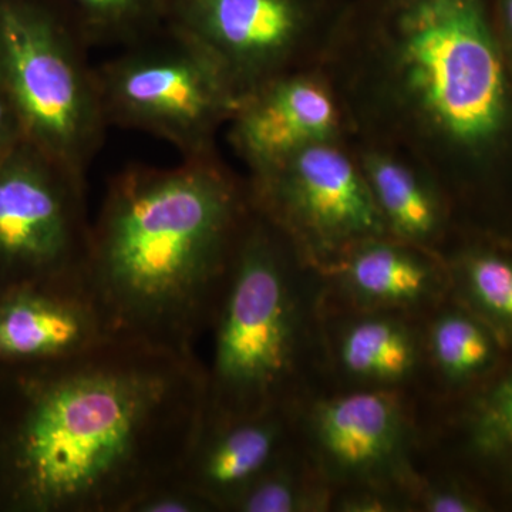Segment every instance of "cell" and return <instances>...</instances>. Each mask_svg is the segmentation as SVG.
Listing matches in <instances>:
<instances>
[{
    "label": "cell",
    "mask_w": 512,
    "mask_h": 512,
    "mask_svg": "<svg viewBox=\"0 0 512 512\" xmlns=\"http://www.w3.org/2000/svg\"><path fill=\"white\" fill-rule=\"evenodd\" d=\"M322 69L350 138L424 165L461 228L512 239V73L491 0H350Z\"/></svg>",
    "instance_id": "obj_1"
},
{
    "label": "cell",
    "mask_w": 512,
    "mask_h": 512,
    "mask_svg": "<svg viewBox=\"0 0 512 512\" xmlns=\"http://www.w3.org/2000/svg\"><path fill=\"white\" fill-rule=\"evenodd\" d=\"M19 377L0 454L10 503L127 512L180 474L207 403V372L184 356L107 338Z\"/></svg>",
    "instance_id": "obj_2"
},
{
    "label": "cell",
    "mask_w": 512,
    "mask_h": 512,
    "mask_svg": "<svg viewBox=\"0 0 512 512\" xmlns=\"http://www.w3.org/2000/svg\"><path fill=\"white\" fill-rule=\"evenodd\" d=\"M254 205L220 153L128 165L107 183L84 284L109 338L195 356Z\"/></svg>",
    "instance_id": "obj_3"
},
{
    "label": "cell",
    "mask_w": 512,
    "mask_h": 512,
    "mask_svg": "<svg viewBox=\"0 0 512 512\" xmlns=\"http://www.w3.org/2000/svg\"><path fill=\"white\" fill-rule=\"evenodd\" d=\"M322 316L318 272L254 207L211 328L204 416L293 409L326 390Z\"/></svg>",
    "instance_id": "obj_4"
},
{
    "label": "cell",
    "mask_w": 512,
    "mask_h": 512,
    "mask_svg": "<svg viewBox=\"0 0 512 512\" xmlns=\"http://www.w3.org/2000/svg\"><path fill=\"white\" fill-rule=\"evenodd\" d=\"M69 0H0V87L26 141L87 177L107 126Z\"/></svg>",
    "instance_id": "obj_5"
},
{
    "label": "cell",
    "mask_w": 512,
    "mask_h": 512,
    "mask_svg": "<svg viewBox=\"0 0 512 512\" xmlns=\"http://www.w3.org/2000/svg\"><path fill=\"white\" fill-rule=\"evenodd\" d=\"M107 126L171 144L181 158L218 153L239 97L215 57L167 25L96 66Z\"/></svg>",
    "instance_id": "obj_6"
},
{
    "label": "cell",
    "mask_w": 512,
    "mask_h": 512,
    "mask_svg": "<svg viewBox=\"0 0 512 512\" xmlns=\"http://www.w3.org/2000/svg\"><path fill=\"white\" fill-rule=\"evenodd\" d=\"M350 0H170L168 25L207 49L239 99L322 66Z\"/></svg>",
    "instance_id": "obj_7"
},
{
    "label": "cell",
    "mask_w": 512,
    "mask_h": 512,
    "mask_svg": "<svg viewBox=\"0 0 512 512\" xmlns=\"http://www.w3.org/2000/svg\"><path fill=\"white\" fill-rule=\"evenodd\" d=\"M293 423L296 440L335 491L387 488L412 501L421 470L416 394L320 390L293 407Z\"/></svg>",
    "instance_id": "obj_8"
},
{
    "label": "cell",
    "mask_w": 512,
    "mask_h": 512,
    "mask_svg": "<svg viewBox=\"0 0 512 512\" xmlns=\"http://www.w3.org/2000/svg\"><path fill=\"white\" fill-rule=\"evenodd\" d=\"M86 187L84 175L28 141L0 163V274L13 289L86 286Z\"/></svg>",
    "instance_id": "obj_9"
},
{
    "label": "cell",
    "mask_w": 512,
    "mask_h": 512,
    "mask_svg": "<svg viewBox=\"0 0 512 512\" xmlns=\"http://www.w3.org/2000/svg\"><path fill=\"white\" fill-rule=\"evenodd\" d=\"M245 177L255 210L313 268L363 239L387 235L349 141L305 148Z\"/></svg>",
    "instance_id": "obj_10"
},
{
    "label": "cell",
    "mask_w": 512,
    "mask_h": 512,
    "mask_svg": "<svg viewBox=\"0 0 512 512\" xmlns=\"http://www.w3.org/2000/svg\"><path fill=\"white\" fill-rule=\"evenodd\" d=\"M228 141L247 174L305 148L350 140L335 87L322 66L285 74L238 101Z\"/></svg>",
    "instance_id": "obj_11"
},
{
    "label": "cell",
    "mask_w": 512,
    "mask_h": 512,
    "mask_svg": "<svg viewBox=\"0 0 512 512\" xmlns=\"http://www.w3.org/2000/svg\"><path fill=\"white\" fill-rule=\"evenodd\" d=\"M421 463L460 471L494 504L512 500V357L454 400L419 402Z\"/></svg>",
    "instance_id": "obj_12"
},
{
    "label": "cell",
    "mask_w": 512,
    "mask_h": 512,
    "mask_svg": "<svg viewBox=\"0 0 512 512\" xmlns=\"http://www.w3.org/2000/svg\"><path fill=\"white\" fill-rule=\"evenodd\" d=\"M315 269L323 302L342 308L424 318L451 296L446 258L390 235L363 239Z\"/></svg>",
    "instance_id": "obj_13"
},
{
    "label": "cell",
    "mask_w": 512,
    "mask_h": 512,
    "mask_svg": "<svg viewBox=\"0 0 512 512\" xmlns=\"http://www.w3.org/2000/svg\"><path fill=\"white\" fill-rule=\"evenodd\" d=\"M326 390L423 389V318L323 302Z\"/></svg>",
    "instance_id": "obj_14"
},
{
    "label": "cell",
    "mask_w": 512,
    "mask_h": 512,
    "mask_svg": "<svg viewBox=\"0 0 512 512\" xmlns=\"http://www.w3.org/2000/svg\"><path fill=\"white\" fill-rule=\"evenodd\" d=\"M293 409H278L235 419L202 417L180 476L229 512L268 468L295 443Z\"/></svg>",
    "instance_id": "obj_15"
},
{
    "label": "cell",
    "mask_w": 512,
    "mask_h": 512,
    "mask_svg": "<svg viewBox=\"0 0 512 512\" xmlns=\"http://www.w3.org/2000/svg\"><path fill=\"white\" fill-rule=\"evenodd\" d=\"M387 235L443 255L463 228L446 188L396 148L350 138Z\"/></svg>",
    "instance_id": "obj_16"
},
{
    "label": "cell",
    "mask_w": 512,
    "mask_h": 512,
    "mask_svg": "<svg viewBox=\"0 0 512 512\" xmlns=\"http://www.w3.org/2000/svg\"><path fill=\"white\" fill-rule=\"evenodd\" d=\"M107 338L86 286H26L0 299V362H53Z\"/></svg>",
    "instance_id": "obj_17"
},
{
    "label": "cell",
    "mask_w": 512,
    "mask_h": 512,
    "mask_svg": "<svg viewBox=\"0 0 512 512\" xmlns=\"http://www.w3.org/2000/svg\"><path fill=\"white\" fill-rule=\"evenodd\" d=\"M424 372L419 399L446 402L473 392L511 359L493 330L448 298L423 318Z\"/></svg>",
    "instance_id": "obj_18"
},
{
    "label": "cell",
    "mask_w": 512,
    "mask_h": 512,
    "mask_svg": "<svg viewBox=\"0 0 512 512\" xmlns=\"http://www.w3.org/2000/svg\"><path fill=\"white\" fill-rule=\"evenodd\" d=\"M451 298L493 330L512 355V241L463 231L443 254Z\"/></svg>",
    "instance_id": "obj_19"
},
{
    "label": "cell",
    "mask_w": 512,
    "mask_h": 512,
    "mask_svg": "<svg viewBox=\"0 0 512 512\" xmlns=\"http://www.w3.org/2000/svg\"><path fill=\"white\" fill-rule=\"evenodd\" d=\"M333 497L335 488L295 439L229 512H332Z\"/></svg>",
    "instance_id": "obj_20"
},
{
    "label": "cell",
    "mask_w": 512,
    "mask_h": 512,
    "mask_svg": "<svg viewBox=\"0 0 512 512\" xmlns=\"http://www.w3.org/2000/svg\"><path fill=\"white\" fill-rule=\"evenodd\" d=\"M90 45L126 47L168 25L170 0H69Z\"/></svg>",
    "instance_id": "obj_21"
},
{
    "label": "cell",
    "mask_w": 512,
    "mask_h": 512,
    "mask_svg": "<svg viewBox=\"0 0 512 512\" xmlns=\"http://www.w3.org/2000/svg\"><path fill=\"white\" fill-rule=\"evenodd\" d=\"M494 507L490 495L460 471L421 464L412 495L413 512H487Z\"/></svg>",
    "instance_id": "obj_22"
},
{
    "label": "cell",
    "mask_w": 512,
    "mask_h": 512,
    "mask_svg": "<svg viewBox=\"0 0 512 512\" xmlns=\"http://www.w3.org/2000/svg\"><path fill=\"white\" fill-rule=\"evenodd\" d=\"M127 512H218L178 474L154 485L130 505Z\"/></svg>",
    "instance_id": "obj_23"
},
{
    "label": "cell",
    "mask_w": 512,
    "mask_h": 512,
    "mask_svg": "<svg viewBox=\"0 0 512 512\" xmlns=\"http://www.w3.org/2000/svg\"><path fill=\"white\" fill-rule=\"evenodd\" d=\"M332 512H412V501L402 491L353 487L335 491Z\"/></svg>",
    "instance_id": "obj_24"
},
{
    "label": "cell",
    "mask_w": 512,
    "mask_h": 512,
    "mask_svg": "<svg viewBox=\"0 0 512 512\" xmlns=\"http://www.w3.org/2000/svg\"><path fill=\"white\" fill-rule=\"evenodd\" d=\"M25 141L18 114L0 87V163Z\"/></svg>",
    "instance_id": "obj_25"
},
{
    "label": "cell",
    "mask_w": 512,
    "mask_h": 512,
    "mask_svg": "<svg viewBox=\"0 0 512 512\" xmlns=\"http://www.w3.org/2000/svg\"><path fill=\"white\" fill-rule=\"evenodd\" d=\"M495 32L512 73V0H491Z\"/></svg>",
    "instance_id": "obj_26"
}]
</instances>
